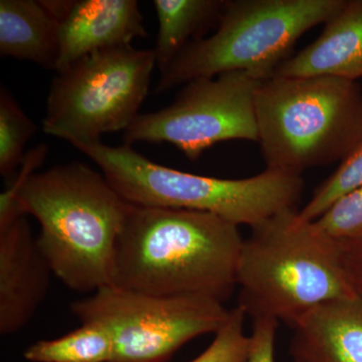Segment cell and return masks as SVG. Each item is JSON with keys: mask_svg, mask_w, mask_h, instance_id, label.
Instances as JSON below:
<instances>
[{"mask_svg": "<svg viewBox=\"0 0 362 362\" xmlns=\"http://www.w3.org/2000/svg\"><path fill=\"white\" fill-rule=\"evenodd\" d=\"M274 76H327L356 82L362 78V0H346L324 23L318 39L286 59Z\"/></svg>", "mask_w": 362, "mask_h": 362, "instance_id": "7c38bea8", "label": "cell"}, {"mask_svg": "<svg viewBox=\"0 0 362 362\" xmlns=\"http://www.w3.org/2000/svg\"><path fill=\"white\" fill-rule=\"evenodd\" d=\"M16 202L39 221L37 245L69 289L95 293L112 286L128 202L103 173L80 162L57 165L33 173Z\"/></svg>", "mask_w": 362, "mask_h": 362, "instance_id": "7a4b0ae2", "label": "cell"}, {"mask_svg": "<svg viewBox=\"0 0 362 362\" xmlns=\"http://www.w3.org/2000/svg\"><path fill=\"white\" fill-rule=\"evenodd\" d=\"M49 154L47 144L37 145L26 152L25 159L18 168L13 180L9 181L8 187L0 194V226L11 223L16 218L25 216L21 211L20 204L16 202V194L25 185L26 180L37 173V169L44 163Z\"/></svg>", "mask_w": 362, "mask_h": 362, "instance_id": "44dd1931", "label": "cell"}, {"mask_svg": "<svg viewBox=\"0 0 362 362\" xmlns=\"http://www.w3.org/2000/svg\"><path fill=\"white\" fill-rule=\"evenodd\" d=\"M239 306L252 320L274 319L294 328L328 302L356 296L341 247L289 209L251 228L237 270Z\"/></svg>", "mask_w": 362, "mask_h": 362, "instance_id": "3957f363", "label": "cell"}, {"mask_svg": "<svg viewBox=\"0 0 362 362\" xmlns=\"http://www.w3.org/2000/svg\"><path fill=\"white\" fill-rule=\"evenodd\" d=\"M71 309L81 323L109 333L110 362H168L194 338L216 334L230 311L209 297L156 296L115 286L74 302Z\"/></svg>", "mask_w": 362, "mask_h": 362, "instance_id": "ba28073f", "label": "cell"}, {"mask_svg": "<svg viewBox=\"0 0 362 362\" xmlns=\"http://www.w3.org/2000/svg\"><path fill=\"white\" fill-rule=\"evenodd\" d=\"M156 66L153 49L126 45L93 52L57 71L42 131L73 146L125 132L140 115Z\"/></svg>", "mask_w": 362, "mask_h": 362, "instance_id": "52a82bcc", "label": "cell"}, {"mask_svg": "<svg viewBox=\"0 0 362 362\" xmlns=\"http://www.w3.org/2000/svg\"><path fill=\"white\" fill-rule=\"evenodd\" d=\"M247 315L239 306L230 309L228 321L223 324L209 347L188 362H247L250 337L245 334Z\"/></svg>", "mask_w": 362, "mask_h": 362, "instance_id": "d6986e66", "label": "cell"}, {"mask_svg": "<svg viewBox=\"0 0 362 362\" xmlns=\"http://www.w3.org/2000/svg\"><path fill=\"white\" fill-rule=\"evenodd\" d=\"M362 187V139L342 159L337 170L320 185L308 204L299 211L305 221H315L335 202Z\"/></svg>", "mask_w": 362, "mask_h": 362, "instance_id": "ac0fdd59", "label": "cell"}, {"mask_svg": "<svg viewBox=\"0 0 362 362\" xmlns=\"http://www.w3.org/2000/svg\"><path fill=\"white\" fill-rule=\"evenodd\" d=\"M346 0H225L216 33L194 40L161 71L158 94L202 78L247 71L273 77L305 33L324 25Z\"/></svg>", "mask_w": 362, "mask_h": 362, "instance_id": "8992f818", "label": "cell"}, {"mask_svg": "<svg viewBox=\"0 0 362 362\" xmlns=\"http://www.w3.org/2000/svg\"><path fill=\"white\" fill-rule=\"evenodd\" d=\"M59 23L42 0H0V56L57 70Z\"/></svg>", "mask_w": 362, "mask_h": 362, "instance_id": "5bb4252c", "label": "cell"}, {"mask_svg": "<svg viewBox=\"0 0 362 362\" xmlns=\"http://www.w3.org/2000/svg\"><path fill=\"white\" fill-rule=\"evenodd\" d=\"M223 4L225 0H154L158 33L153 52L160 73L218 23Z\"/></svg>", "mask_w": 362, "mask_h": 362, "instance_id": "9a60e30c", "label": "cell"}, {"mask_svg": "<svg viewBox=\"0 0 362 362\" xmlns=\"http://www.w3.org/2000/svg\"><path fill=\"white\" fill-rule=\"evenodd\" d=\"M255 109L271 170L302 176L341 161L362 139V90L356 81L274 76L259 83Z\"/></svg>", "mask_w": 362, "mask_h": 362, "instance_id": "277c9868", "label": "cell"}, {"mask_svg": "<svg viewBox=\"0 0 362 362\" xmlns=\"http://www.w3.org/2000/svg\"><path fill=\"white\" fill-rule=\"evenodd\" d=\"M113 342L104 328L82 323L77 329L28 346L23 357L30 362H110Z\"/></svg>", "mask_w": 362, "mask_h": 362, "instance_id": "2e32d148", "label": "cell"}, {"mask_svg": "<svg viewBox=\"0 0 362 362\" xmlns=\"http://www.w3.org/2000/svg\"><path fill=\"white\" fill-rule=\"evenodd\" d=\"M294 362H362V299L358 294L328 302L294 326Z\"/></svg>", "mask_w": 362, "mask_h": 362, "instance_id": "4fadbf2b", "label": "cell"}, {"mask_svg": "<svg viewBox=\"0 0 362 362\" xmlns=\"http://www.w3.org/2000/svg\"><path fill=\"white\" fill-rule=\"evenodd\" d=\"M52 271L26 216L0 226V333L18 332L45 301Z\"/></svg>", "mask_w": 362, "mask_h": 362, "instance_id": "30bf717a", "label": "cell"}, {"mask_svg": "<svg viewBox=\"0 0 362 362\" xmlns=\"http://www.w3.org/2000/svg\"><path fill=\"white\" fill-rule=\"evenodd\" d=\"M261 82L240 71L192 81L168 106L140 114L124 132V144L169 143L197 160L218 143L258 142L255 96Z\"/></svg>", "mask_w": 362, "mask_h": 362, "instance_id": "9c48e42d", "label": "cell"}, {"mask_svg": "<svg viewBox=\"0 0 362 362\" xmlns=\"http://www.w3.org/2000/svg\"><path fill=\"white\" fill-rule=\"evenodd\" d=\"M244 238L214 214L128 202L114 257L113 283L156 296L226 301L237 288Z\"/></svg>", "mask_w": 362, "mask_h": 362, "instance_id": "6da1fadb", "label": "cell"}, {"mask_svg": "<svg viewBox=\"0 0 362 362\" xmlns=\"http://www.w3.org/2000/svg\"><path fill=\"white\" fill-rule=\"evenodd\" d=\"M314 223L338 243L362 239V187L338 199Z\"/></svg>", "mask_w": 362, "mask_h": 362, "instance_id": "ffe728a7", "label": "cell"}, {"mask_svg": "<svg viewBox=\"0 0 362 362\" xmlns=\"http://www.w3.org/2000/svg\"><path fill=\"white\" fill-rule=\"evenodd\" d=\"M33 122L11 93L0 87V175L11 181L25 159V148L37 133Z\"/></svg>", "mask_w": 362, "mask_h": 362, "instance_id": "e0dca14e", "label": "cell"}, {"mask_svg": "<svg viewBox=\"0 0 362 362\" xmlns=\"http://www.w3.org/2000/svg\"><path fill=\"white\" fill-rule=\"evenodd\" d=\"M74 147L96 164L129 204L202 211L238 226L252 228L282 211L298 209L304 192L301 175L271 169L252 177L223 180L166 168L130 145L98 142Z\"/></svg>", "mask_w": 362, "mask_h": 362, "instance_id": "5b68a950", "label": "cell"}, {"mask_svg": "<svg viewBox=\"0 0 362 362\" xmlns=\"http://www.w3.org/2000/svg\"><path fill=\"white\" fill-rule=\"evenodd\" d=\"M146 37L136 0H71L59 23V52L56 71L104 49L131 45Z\"/></svg>", "mask_w": 362, "mask_h": 362, "instance_id": "8fae6325", "label": "cell"}, {"mask_svg": "<svg viewBox=\"0 0 362 362\" xmlns=\"http://www.w3.org/2000/svg\"><path fill=\"white\" fill-rule=\"evenodd\" d=\"M250 335V351L247 362H275V338L278 321L255 319Z\"/></svg>", "mask_w": 362, "mask_h": 362, "instance_id": "7402d4cb", "label": "cell"}]
</instances>
